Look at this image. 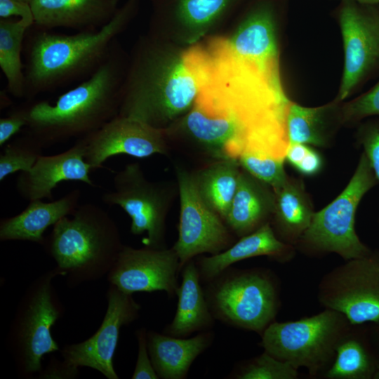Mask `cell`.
I'll return each mask as SVG.
<instances>
[{"mask_svg":"<svg viewBox=\"0 0 379 379\" xmlns=\"http://www.w3.org/2000/svg\"><path fill=\"white\" fill-rule=\"evenodd\" d=\"M191 62L199 86L194 105L232 125L240 156L285 160L292 101L282 85L279 58L241 55L229 39L217 38L199 45Z\"/></svg>","mask_w":379,"mask_h":379,"instance_id":"obj_1","label":"cell"},{"mask_svg":"<svg viewBox=\"0 0 379 379\" xmlns=\"http://www.w3.org/2000/svg\"><path fill=\"white\" fill-rule=\"evenodd\" d=\"M139 3L140 0H127L107 25L95 31L65 34L30 27L23 49L24 98L31 100L91 76L107 58Z\"/></svg>","mask_w":379,"mask_h":379,"instance_id":"obj_2","label":"cell"},{"mask_svg":"<svg viewBox=\"0 0 379 379\" xmlns=\"http://www.w3.org/2000/svg\"><path fill=\"white\" fill-rule=\"evenodd\" d=\"M127 65L116 39L102 65L54 103L29 104L27 131L44 148L84 137L119 114Z\"/></svg>","mask_w":379,"mask_h":379,"instance_id":"obj_3","label":"cell"},{"mask_svg":"<svg viewBox=\"0 0 379 379\" xmlns=\"http://www.w3.org/2000/svg\"><path fill=\"white\" fill-rule=\"evenodd\" d=\"M43 246L60 275L73 287L107 275L124 244L110 215L95 204L86 203L55 223Z\"/></svg>","mask_w":379,"mask_h":379,"instance_id":"obj_4","label":"cell"},{"mask_svg":"<svg viewBox=\"0 0 379 379\" xmlns=\"http://www.w3.org/2000/svg\"><path fill=\"white\" fill-rule=\"evenodd\" d=\"M55 267L39 275L25 291L7 335V345L18 375L33 378L42 369L46 354L60 351L51 328L65 313L53 284Z\"/></svg>","mask_w":379,"mask_h":379,"instance_id":"obj_5","label":"cell"},{"mask_svg":"<svg viewBox=\"0 0 379 379\" xmlns=\"http://www.w3.org/2000/svg\"><path fill=\"white\" fill-rule=\"evenodd\" d=\"M204 293L215 319L260 334L279 310L277 284L266 270L228 267L206 283Z\"/></svg>","mask_w":379,"mask_h":379,"instance_id":"obj_6","label":"cell"},{"mask_svg":"<svg viewBox=\"0 0 379 379\" xmlns=\"http://www.w3.org/2000/svg\"><path fill=\"white\" fill-rule=\"evenodd\" d=\"M378 182L362 152L347 185L329 204L314 213L297 244L309 253H335L346 260L370 254L372 251L355 231V215L362 198Z\"/></svg>","mask_w":379,"mask_h":379,"instance_id":"obj_7","label":"cell"},{"mask_svg":"<svg viewBox=\"0 0 379 379\" xmlns=\"http://www.w3.org/2000/svg\"><path fill=\"white\" fill-rule=\"evenodd\" d=\"M352 325L331 309L293 321L272 322L262 333L261 346L275 358L315 375L333 361L340 340Z\"/></svg>","mask_w":379,"mask_h":379,"instance_id":"obj_8","label":"cell"},{"mask_svg":"<svg viewBox=\"0 0 379 379\" xmlns=\"http://www.w3.org/2000/svg\"><path fill=\"white\" fill-rule=\"evenodd\" d=\"M101 199L128 214L132 234H147L142 239L145 246L165 248L166 220L171 201L167 183L147 180L138 163L129 164L115 174L113 190L103 193Z\"/></svg>","mask_w":379,"mask_h":379,"instance_id":"obj_9","label":"cell"},{"mask_svg":"<svg viewBox=\"0 0 379 379\" xmlns=\"http://www.w3.org/2000/svg\"><path fill=\"white\" fill-rule=\"evenodd\" d=\"M319 300L352 326L379 323V253L347 260L321 281Z\"/></svg>","mask_w":379,"mask_h":379,"instance_id":"obj_10","label":"cell"},{"mask_svg":"<svg viewBox=\"0 0 379 379\" xmlns=\"http://www.w3.org/2000/svg\"><path fill=\"white\" fill-rule=\"evenodd\" d=\"M344 50L339 103L379 70V8L343 1L338 14Z\"/></svg>","mask_w":379,"mask_h":379,"instance_id":"obj_11","label":"cell"},{"mask_svg":"<svg viewBox=\"0 0 379 379\" xmlns=\"http://www.w3.org/2000/svg\"><path fill=\"white\" fill-rule=\"evenodd\" d=\"M180 197L178 237L172 247L178 256L180 271L195 256L215 255L234 244L231 230L221 217L200 197L192 175L176 167Z\"/></svg>","mask_w":379,"mask_h":379,"instance_id":"obj_12","label":"cell"},{"mask_svg":"<svg viewBox=\"0 0 379 379\" xmlns=\"http://www.w3.org/2000/svg\"><path fill=\"white\" fill-rule=\"evenodd\" d=\"M107 307L96 332L84 341L65 345L60 353L63 364L78 373L79 367H88L108 379H118L113 364L121 328L139 317L140 305L133 298L109 284L107 291Z\"/></svg>","mask_w":379,"mask_h":379,"instance_id":"obj_13","label":"cell"},{"mask_svg":"<svg viewBox=\"0 0 379 379\" xmlns=\"http://www.w3.org/2000/svg\"><path fill=\"white\" fill-rule=\"evenodd\" d=\"M180 271L179 258L173 248L124 245L107 277L109 284L127 294L164 291L173 298L179 286Z\"/></svg>","mask_w":379,"mask_h":379,"instance_id":"obj_14","label":"cell"},{"mask_svg":"<svg viewBox=\"0 0 379 379\" xmlns=\"http://www.w3.org/2000/svg\"><path fill=\"white\" fill-rule=\"evenodd\" d=\"M166 131L134 118L118 115L97 131L82 137L84 159L92 169L103 167L110 157L126 154L146 158L167 154Z\"/></svg>","mask_w":379,"mask_h":379,"instance_id":"obj_15","label":"cell"},{"mask_svg":"<svg viewBox=\"0 0 379 379\" xmlns=\"http://www.w3.org/2000/svg\"><path fill=\"white\" fill-rule=\"evenodd\" d=\"M82 138L67 150L53 155H41L27 172L19 174L16 189L29 201L52 199L53 191L63 181H79L91 187L96 185L90 177L91 166L84 159Z\"/></svg>","mask_w":379,"mask_h":379,"instance_id":"obj_16","label":"cell"},{"mask_svg":"<svg viewBox=\"0 0 379 379\" xmlns=\"http://www.w3.org/2000/svg\"><path fill=\"white\" fill-rule=\"evenodd\" d=\"M120 0H32L34 26L52 30L67 28L95 31L107 25L119 9Z\"/></svg>","mask_w":379,"mask_h":379,"instance_id":"obj_17","label":"cell"},{"mask_svg":"<svg viewBox=\"0 0 379 379\" xmlns=\"http://www.w3.org/2000/svg\"><path fill=\"white\" fill-rule=\"evenodd\" d=\"M81 197V190L75 189L55 201H29L18 215L1 219L0 240L27 241L43 246L45 231L62 218L72 215L79 206Z\"/></svg>","mask_w":379,"mask_h":379,"instance_id":"obj_18","label":"cell"},{"mask_svg":"<svg viewBox=\"0 0 379 379\" xmlns=\"http://www.w3.org/2000/svg\"><path fill=\"white\" fill-rule=\"evenodd\" d=\"M293 253L292 245L280 240L269 222L240 237L226 250L198 259L196 265L201 281L206 284L238 261L260 255L285 261L291 258Z\"/></svg>","mask_w":379,"mask_h":379,"instance_id":"obj_19","label":"cell"},{"mask_svg":"<svg viewBox=\"0 0 379 379\" xmlns=\"http://www.w3.org/2000/svg\"><path fill=\"white\" fill-rule=\"evenodd\" d=\"M147 346L154 368L159 378L184 379L197 357L214 339L211 331L189 338L148 331Z\"/></svg>","mask_w":379,"mask_h":379,"instance_id":"obj_20","label":"cell"},{"mask_svg":"<svg viewBox=\"0 0 379 379\" xmlns=\"http://www.w3.org/2000/svg\"><path fill=\"white\" fill-rule=\"evenodd\" d=\"M274 205L273 189L246 171H241L238 187L225 222L232 232L242 237L269 222Z\"/></svg>","mask_w":379,"mask_h":379,"instance_id":"obj_21","label":"cell"},{"mask_svg":"<svg viewBox=\"0 0 379 379\" xmlns=\"http://www.w3.org/2000/svg\"><path fill=\"white\" fill-rule=\"evenodd\" d=\"M182 281L176 292L177 309L174 318L167 325L164 333L186 337L196 331H209L215 318L207 302L201 287L199 273L193 259L181 270Z\"/></svg>","mask_w":379,"mask_h":379,"instance_id":"obj_22","label":"cell"},{"mask_svg":"<svg viewBox=\"0 0 379 379\" xmlns=\"http://www.w3.org/2000/svg\"><path fill=\"white\" fill-rule=\"evenodd\" d=\"M274 193L271 225L280 240L290 245L296 244L309 227L315 213L303 182L288 177Z\"/></svg>","mask_w":379,"mask_h":379,"instance_id":"obj_23","label":"cell"},{"mask_svg":"<svg viewBox=\"0 0 379 379\" xmlns=\"http://www.w3.org/2000/svg\"><path fill=\"white\" fill-rule=\"evenodd\" d=\"M240 168L238 159H219L192 173L200 197L224 221L238 187Z\"/></svg>","mask_w":379,"mask_h":379,"instance_id":"obj_24","label":"cell"},{"mask_svg":"<svg viewBox=\"0 0 379 379\" xmlns=\"http://www.w3.org/2000/svg\"><path fill=\"white\" fill-rule=\"evenodd\" d=\"M33 25L23 19H0V68L6 79V91L24 98L25 72L22 60L27 31Z\"/></svg>","mask_w":379,"mask_h":379,"instance_id":"obj_25","label":"cell"},{"mask_svg":"<svg viewBox=\"0 0 379 379\" xmlns=\"http://www.w3.org/2000/svg\"><path fill=\"white\" fill-rule=\"evenodd\" d=\"M337 104L307 107L291 102L286 119L290 144L326 147L331 138V117L339 112Z\"/></svg>","mask_w":379,"mask_h":379,"instance_id":"obj_26","label":"cell"},{"mask_svg":"<svg viewBox=\"0 0 379 379\" xmlns=\"http://www.w3.org/2000/svg\"><path fill=\"white\" fill-rule=\"evenodd\" d=\"M378 366L365 343L350 331L338 344L325 375L329 379L373 378Z\"/></svg>","mask_w":379,"mask_h":379,"instance_id":"obj_27","label":"cell"},{"mask_svg":"<svg viewBox=\"0 0 379 379\" xmlns=\"http://www.w3.org/2000/svg\"><path fill=\"white\" fill-rule=\"evenodd\" d=\"M44 147L26 131L4 146L0 154V181L17 172H27L42 155Z\"/></svg>","mask_w":379,"mask_h":379,"instance_id":"obj_28","label":"cell"},{"mask_svg":"<svg viewBox=\"0 0 379 379\" xmlns=\"http://www.w3.org/2000/svg\"><path fill=\"white\" fill-rule=\"evenodd\" d=\"M235 0H175L173 11L184 25L200 29L205 27L220 16Z\"/></svg>","mask_w":379,"mask_h":379,"instance_id":"obj_29","label":"cell"},{"mask_svg":"<svg viewBox=\"0 0 379 379\" xmlns=\"http://www.w3.org/2000/svg\"><path fill=\"white\" fill-rule=\"evenodd\" d=\"M238 379H295L298 368L264 351L258 357L241 365L234 374Z\"/></svg>","mask_w":379,"mask_h":379,"instance_id":"obj_30","label":"cell"},{"mask_svg":"<svg viewBox=\"0 0 379 379\" xmlns=\"http://www.w3.org/2000/svg\"><path fill=\"white\" fill-rule=\"evenodd\" d=\"M238 161L243 170L270 185L274 191L279 189L288 178L284 166L285 160L245 154Z\"/></svg>","mask_w":379,"mask_h":379,"instance_id":"obj_31","label":"cell"},{"mask_svg":"<svg viewBox=\"0 0 379 379\" xmlns=\"http://www.w3.org/2000/svg\"><path fill=\"white\" fill-rule=\"evenodd\" d=\"M341 122L361 123L379 117V80L368 91L344 105L340 109Z\"/></svg>","mask_w":379,"mask_h":379,"instance_id":"obj_32","label":"cell"},{"mask_svg":"<svg viewBox=\"0 0 379 379\" xmlns=\"http://www.w3.org/2000/svg\"><path fill=\"white\" fill-rule=\"evenodd\" d=\"M285 160L305 176L315 175L323 167V159L320 154L312 146L301 143L289 145Z\"/></svg>","mask_w":379,"mask_h":379,"instance_id":"obj_33","label":"cell"},{"mask_svg":"<svg viewBox=\"0 0 379 379\" xmlns=\"http://www.w3.org/2000/svg\"><path fill=\"white\" fill-rule=\"evenodd\" d=\"M357 142L362 147L379 182V117L369 118L359 124Z\"/></svg>","mask_w":379,"mask_h":379,"instance_id":"obj_34","label":"cell"},{"mask_svg":"<svg viewBox=\"0 0 379 379\" xmlns=\"http://www.w3.org/2000/svg\"><path fill=\"white\" fill-rule=\"evenodd\" d=\"M29 104L15 107L0 119V147H4L21 129L28 126Z\"/></svg>","mask_w":379,"mask_h":379,"instance_id":"obj_35","label":"cell"},{"mask_svg":"<svg viewBox=\"0 0 379 379\" xmlns=\"http://www.w3.org/2000/svg\"><path fill=\"white\" fill-rule=\"evenodd\" d=\"M147 331L145 328H141L135 331L138 340V356L134 371L132 374L133 379H158L152 365L147 346Z\"/></svg>","mask_w":379,"mask_h":379,"instance_id":"obj_36","label":"cell"},{"mask_svg":"<svg viewBox=\"0 0 379 379\" xmlns=\"http://www.w3.org/2000/svg\"><path fill=\"white\" fill-rule=\"evenodd\" d=\"M13 16L34 25V14L29 3L19 0H0V19Z\"/></svg>","mask_w":379,"mask_h":379,"instance_id":"obj_37","label":"cell"},{"mask_svg":"<svg viewBox=\"0 0 379 379\" xmlns=\"http://www.w3.org/2000/svg\"><path fill=\"white\" fill-rule=\"evenodd\" d=\"M77 375L75 373L67 368L61 361H58L52 357L49 364L44 371H40V378H74Z\"/></svg>","mask_w":379,"mask_h":379,"instance_id":"obj_38","label":"cell"},{"mask_svg":"<svg viewBox=\"0 0 379 379\" xmlns=\"http://www.w3.org/2000/svg\"><path fill=\"white\" fill-rule=\"evenodd\" d=\"M343 1H352L361 4L366 5H378L379 4V0H343Z\"/></svg>","mask_w":379,"mask_h":379,"instance_id":"obj_39","label":"cell"},{"mask_svg":"<svg viewBox=\"0 0 379 379\" xmlns=\"http://www.w3.org/2000/svg\"><path fill=\"white\" fill-rule=\"evenodd\" d=\"M373 378H375V379H379V366L374 374V376H373Z\"/></svg>","mask_w":379,"mask_h":379,"instance_id":"obj_40","label":"cell"},{"mask_svg":"<svg viewBox=\"0 0 379 379\" xmlns=\"http://www.w3.org/2000/svg\"><path fill=\"white\" fill-rule=\"evenodd\" d=\"M19 1H25V2H27V3H29L32 1V0H19Z\"/></svg>","mask_w":379,"mask_h":379,"instance_id":"obj_41","label":"cell"}]
</instances>
